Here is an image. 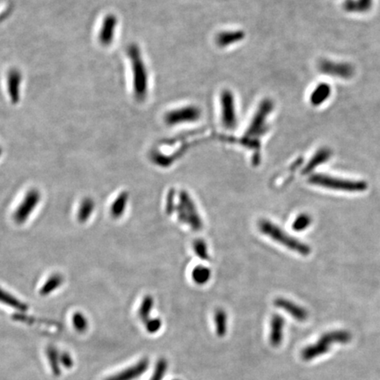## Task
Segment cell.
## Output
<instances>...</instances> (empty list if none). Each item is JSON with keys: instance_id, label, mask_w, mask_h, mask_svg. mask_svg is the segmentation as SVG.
<instances>
[{"instance_id": "cell-1", "label": "cell", "mask_w": 380, "mask_h": 380, "mask_svg": "<svg viewBox=\"0 0 380 380\" xmlns=\"http://www.w3.org/2000/svg\"><path fill=\"white\" fill-rule=\"evenodd\" d=\"M127 52L130 57L133 74L134 94L138 102H143L146 99L148 92V74L146 65L139 48L136 44L130 45Z\"/></svg>"}, {"instance_id": "cell-2", "label": "cell", "mask_w": 380, "mask_h": 380, "mask_svg": "<svg viewBox=\"0 0 380 380\" xmlns=\"http://www.w3.org/2000/svg\"><path fill=\"white\" fill-rule=\"evenodd\" d=\"M352 340L351 334L345 330L333 331L323 334L318 342L306 347L301 352L304 361H312L316 357L325 355L330 350L334 343L346 344Z\"/></svg>"}, {"instance_id": "cell-3", "label": "cell", "mask_w": 380, "mask_h": 380, "mask_svg": "<svg viewBox=\"0 0 380 380\" xmlns=\"http://www.w3.org/2000/svg\"><path fill=\"white\" fill-rule=\"evenodd\" d=\"M273 108V102L270 99H265L261 103L245 135L246 146L252 149L258 148L260 146L258 139L266 132L267 118L272 111Z\"/></svg>"}, {"instance_id": "cell-4", "label": "cell", "mask_w": 380, "mask_h": 380, "mask_svg": "<svg viewBox=\"0 0 380 380\" xmlns=\"http://www.w3.org/2000/svg\"><path fill=\"white\" fill-rule=\"evenodd\" d=\"M259 229L263 234L269 236L273 241L278 242L279 244L284 245L291 250L295 251L302 255H308L311 253V248L307 245L304 244L297 238H293L291 235L279 228L278 226L270 222L269 220H262L259 223Z\"/></svg>"}, {"instance_id": "cell-5", "label": "cell", "mask_w": 380, "mask_h": 380, "mask_svg": "<svg viewBox=\"0 0 380 380\" xmlns=\"http://www.w3.org/2000/svg\"><path fill=\"white\" fill-rule=\"evenodd\" d=\"M309 183L327 189H336L342 191L363 192L367 189V183L348 179H336L323 174H313L309 178Z\"/></svg>"}, {"instance_id": "cell-6", "label": "cell", "mask_w": 380, "mask_h": 380, "mask_svg": "<svg viewBox=\"0 0 380 380\" xmlns=\"http://www.w3.org/2000/svg\"><path fill=\"white\" fill-rule=\"evenodd\" d=\"M177 213L182 222L188 223L195 231L203 228V223L195 204L187 192L183 191L179 194V205L177 207Z\"/></svg>"}, {"instance_id": "cell-7", "label": "cell", "mask_w": 380, "mask_h": 380, "mask_svg": "<svg viewBox=\"0 0 380 380\" xmlns=\"http://www.w3.org/2000/svg\"><path fill=\"white\" fill-rule=\"evenodd\" d=\"M41 201V193L36 189H32L26 194L22 203L16 208L13 220L16 224L22 225L28 221Z\"/></svg>"}, {"instance_id": "cell-8", "label": "cell", "mask_w": 380, "mask_h": 380, "mask_svg": "<svg viewBox=\"0 0 380 380\" xmlns=\"http://www.w3.org/2000/svg\"><path fill=\"white\" fill-rule=\"evenodd\" d=\"M202 111L195 106H188L184 108L173 109L165 115V122L168 125L194 123L201 117Z\"/></svg>"}, {"instance_id": "cell-9", "label": "cell", "mask_w": 380, "mask_h": 380, "mask_svg": "<svg viewBox=\"0 0 380 380\" xmlns=\"http://www.w3.org/2000/svg\"><path fill=\"white\" fill-rule=\"evenodd\" d=\"M221 111L223 125L228 130L234 129L237 125V116L234 96L230 90H224L221 93Z\"/></svg>"}, {"instance_id": "cell-10", "label": "cell", "mask_w": 380, "mask_h": 380, "mask_svg": "<svg viewBox=\"0 0 380 380\" xmlns=\"http://www.w3.org/2000/svg\"><path fill=\"white\" fill-rule=\"evenodd\" d=\"M318 68L322 73L341 77L343 79L350 78L354 75V68L348 63H337L330 60H322Z\"/></svg>"}, {"instance_id": "cell-11", "label": "cell", "mask_w": 380, "mask_h": 380, "mask_svg": "<svg viewBox=\"0 0 380 380\" xmlns=\"http://www.w3.org/2000/svg\"><path fill=\"white\" fill-rule=\"evenodd\" d=\"M150 362L148 359H143L137 362L136 365L127 368L124 371L107 377L105 380H135L142 376L149 368Z\"/></svg>"}, {"instance_id": "cell-12", "label": "cell", "mask_w": 380, "mask_h": 380, "mask_svg": "<svg viewBox=\"0 0 380 380\" xmlns=\"http://www.w3.org/2000/svg\"><path fill=\"white\" fill-rule=\"evenodd\" d=\"M117 19L114 15L109 14L105 17L99 33V41L103 46H108L114 40Z\"/></svg>"}, {"instance_id": "cell-13", "label": "cell", "mask_w": 380, "mask_h": 380, "mask_svg": "<svg viewBox=\"0 0 380 380\" xmlns=\"http://www.w3.org/2000/svg\"><path fill=\"white\" fill-rule=\"evenodd\" d=\"M275 305L279 308L285 310V312L288 313H290L295 319H297L298 322H305L308 318V313L306 309L297 304L293 303L291 300L280 297L275 300Z\"/></svg>"}, {"instance_id": "cell-14", "label": "cell", "mask_w": 380, "mask_h": 380, "mask_svg": "<svg viewBox=\"0 0 380 380\" xmlns=\"http://www.w3.org/2000/svg\"><path fill=\"white\" fill-rule=\"evenodd\" d=\"M285 319L279 314L273 315L270 322L269 341L273 347H279L284 339Z\"/></svg>"}, {"instance_id": "cell-15", "label": "cell", "mask_w": 380, "mask_h": 380, "mask_svg": "<svg viewBox=\"0 0 380 380\" xmlns=\"http://www.w3.org/2000/svg\"><path fill=\"white\" fill-rule=\"evenodd\" d=\"M22 81V74L17 69L9 71L7 76V87L10 98L13 103H17L19 99V87Z\"/></svg>"}, {"instance_id": "cell-16", "label": "cell", "mask_w": 380, "mask_h": 380, "mask_svg": "<svg viewBox=\"0 0 380 380\" xmlns=\"http://www.w3.org/2000/svg\"><path fill=\"white\" fill-rule=\"evenodd\" d=\"M244 32L241 30L221 32L216 36V43L218 46L227 47L243 40Z\"/></svg>"}, {"instance_id": "cell-17", "label": "cell", "mask_w": 380, "mask_h": 380, "mask_svg": "<svg viewBox=\"0 0 380 380\" xmlns=\"http://www.w3.org/2000/svg\"><path fill=\"white\" fill-rule=\"evenodd\" d=\"M331 92L332 89L328 83L318 84L310 96L311 103L315 107L322 105L330 97Z\"/></svg>"}, {"instance_id": "cell-18", "label": "cell", "mask_w": 380, "mask_h": 380, "mask_svg": "<svg viewBox=\"0 0 380 380\" xmlns=\"http://www.w3.org/2000/svg\"><path fill=\"white\" fill-rule=\"evenodd\" d=\"M129 201V193L126 191L122 192L118 195L117 197L113 202L110 207V215L114 219L120 218L124 215L127 208V204Z\"/></svg>"}, {"instance_id": "cell-19", "label": "cell", "mask_w": 380, "mask_h": 380, "mask_svg": "<svg viewBox=\"0 0 380 380\" xmlns=\"http://www.w3.org/2000/svg\"><path fill=\"white\" fill-rule=\"evenodd\" d=\"M63 284H64V276L59 273H55L47 279L44 285L41 287L39 293L41 296H44V297L48 296L49 294H51L53 291L57 290Z\"/></svg>"}, {"instance_id": "cell-20", "label": "cell", "mask_w": 380, "mask_h": 380, "mask_svg": "<svg viewBox=\"0 0 380 380\" xmlns=\"http://www.w3.org/2000/svg\"><path fill=\"white\" fill-rule=\"evenodd\" d=\"M373 0H346L343 8L349 13H365L371 9Z\"/></svg>"}, {"instance_id": "cell-21", "label": "cell", "mask_w": 380, "mask_h": 380, "mask_svg": "<svg viewBox=\"0 0 380 380\" xmlns=\"http://www.w3.org/2000/svg\"><path fill=\"white\" fill-rule=\"evenodd\" d=\"M94 209H95V203L93 201V199L90 197L83 199L77 210V221L81 224L87 222L89 220L90 216L93 215Z\"/></svg>"}, {"instance_id": "cell-22", "label": "cell", "mask_w": 380, "mask_h": 380, "mask_svg": "<svg viewBox=\"0 0 380 380\" xmlns=\"http://www.w3.org/2000/svg\"><path fill=\"white\" fill-rule=\"evenodd\" d=\"M331 157V151L328 148H323L318 151L312 159L309 161V163L306 165V167L304 168V174H307L310 172H312L315 167H318L319 165L323 164L326 161H328Z\"/></svg>"}, {"instance_id": "cell-23", "label": "cell", "mask_w": 380, "mask_h": 380, "mask_svg": "<svg viewBox=\"0 0 380 380\" xmlns=\"http://www.w3.org/2000/svg\"><path fill=\"white\" fill-rule=\"evenodd\" d=\"M0 303L7 305L12 308H15L19 312H26L28 310V306L25 303H23L9 292L4 291L2 288H0Z\"/></svg>"}, {"instance_id": "cell-24", "label": "cell", "mask_w": 380, "mask_h": 380, "mask_svg": "<svg viewBox=\"0 0 380 380\" xmlns=\"http://www.w3.org/2000/svg\"><path fill=\"white\" fill-rule=\"evenodd\" d=\"M215 328L216 333L218 336H225L227 332V315L223 309H217L215 312Z\"/></svg>"}, {"instance_id": "cell-25", "label": "cell", "mask_w": 380, "mask_h": 380, "mask_svg": "<svg viewBox=\"0 0 380 380\" xmlns=\"http://www.w3.org/2000/svg\"><path fill=\"white\" fill-rule=\"evenodd\" d=\"M47 356L49 359L50 363V369L52 371L53 374L58 377L61 374V367H60V355H58L57 350L54 347L50 346L47 349Z\"/></svg>"}, {"instance_id": "cell-26", "label": "cell", "mask_w": 380, "mask_h": 380, "mask_svg": "<svg viewBox=\"0 0 380 380\" xmlns=\"http://www.w3.org/2000/svg\"><path fill=\"white\" fill-rule=\"evenodd\" d=\"M192 278L197 285H204L206 284L210 278V269L204 266L195 267L194 270L192 271Z\"/></svg>"}, {"instance_id": "cell-27", "label": "cell", "mask_w": 380, "mask_h": 380, "mask_svg": "<svg viewBox=\"0 0 380 380\" xmlns=\"http://www.w3.org/2000/svg\"><path fill=\"white\" fill-rule=\"evenodd\" d=\"M152 306H153V298L148 295L143 299L139 310H138V316L145 323L150 318Z\"/></svg>"}, {"instance_id": "cell-28", "label": "cell", "mask_w": 380, "mask_h": 380, "mask_svg": "<svg viewBox=\"0 0 380 380\" xmlns=\"http://www.w3.org/2000/svg\"><path fill=\"white\" fill-rule=\"evenodd\" d=\"M312 216H309L308 214H301L297 216L296 219L294 220L292 229L297 232H302L309 227L310 225L312 224Z\"/></svg>"}, {"instance_id": "cell-29", "label": "cell", "mask_w": 380, "mask_h": 380, "mask_svg": "<svg viewBox=\"0 0 380 380\" xmlns=\"http://www.w3.org/2000/svg\"><path fill=\"white\" fill-rule=\"evenodd\" d=\"M72 323H73L75 329L79 333L86 332L88 328L87 318L81 312H75L72 316Z\"/></svg>"}, {"instance_id": "cell-30", "label": "cell", "mask_w": 380, "mask_h": 380, "mask_svg": "<svg viewBox=\"0 0 380 380\" xmlns=\"http://www.w3.org/2000/svg\"><path fill=\"white\" fill-rule=\"evenodd\" d=\"M167 362L164 358H161L158 360L154 371L152 374V377L150 380H162L164 378L165 374L167 371Z\"/></svg>"}, {"instance_id": "cell-31", "label": "cell", "mask_w": 380, "mask_h": 380, "mask_svg": "<svg viewBox=\"0 0 380 380\" xmlns=\"http://www.w3.org/2000/svg\"><path fill=\"white\" fill-rule=\"evenodd\" d=\"M194 250H195L196 255L203 260H207L208 259V249L207 245L205 241L202 238H198L194 242Z\"/></svg>"}, {"instance_id": "cell-32", "label": "cell", "mask_w": 380, "mask_h": 380, "mask_svg": "<svg viewBox=\"0 0 380 380\" xmlns=\"http://www.w3.org/2000/svg\"><path fill=\"white\" fill-rule=\"evenodd\" d=\"M145 325H146V331L148 333L155 334L161 329L162 327V322L159 318H149Z\"/></svg>"}, {"instance_id": "cell-33", "label": "cell", "mask_w": 380, "mask_h": 380, "mask_svg": "<svg viewBox=\"0 0 380 380\" xmlns=\"http://www.w3.org/2000/svg\"><path fill=\"white\" fill-rule=\"evenodd\" d=\"M60 363L66 369H71L73 366V359L68 352H64L60 355Z\"/></svg>"}, {"instance_id": "cell-34", "label": "cell", "mask_w": 380, "mask_h": 380, "mask_svg": "<svg viewBox=\"0 0 380 380\" xmlns=\"http://www.w3.org/2000/svg\"><path fill=\"white\" fill-rule=\"evenodd\" d=\"M173 195H174V192L173 191V189L171 191L168 192V195H167V213L171 214L173 212Z\"/></svg>"}, {"instance_id": "cell-35", "label": "cell", "mask_w": 380, "mask_h": 380, "mask_svg": "<svg viewBox=\"0 0 380 380\" xmlns=\"http://www.w3.org/2000/svg\"><path fill=\"white\" fill-rule=\"evenodd\" d=\"M6 16H7V13H6V14H3L2 16H0V22H1V21H2Z\"/></svg>"}, {"instance_id": "cell-36", "label": "cell", "mask_w": 380, "mask_h": 380, "mask_svg": "<svg viewBox=\"0 0 380 380\" xmlns=\"http://www.w3.org/2000/svg\"><path fill=\"white\" fill-rule=\"evenodd\" d=\"M1 154H2V150L0 148V157H1Z\"/></svg>"}, {"instance_id": "cell-37", "label": "cell", "mask_w": 380, "mask_h": 380, "mask_svg": "<svg viewBox=\"0 0 380 380\" xmlns=\"http://www.w3.org/2000/svg\"><path fill=\"white\" fill-rule=\"evenodd\" d=\"M174 380H179V379H174Z\"/></svg>"}]
</instances>
